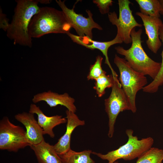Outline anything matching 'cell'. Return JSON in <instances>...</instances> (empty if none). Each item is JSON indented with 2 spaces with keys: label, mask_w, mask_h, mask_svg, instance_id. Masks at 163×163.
I'll return each instance as SVG.
<instances>
[{
  "label": "cell",
  "mask_w": 163,
  "mask_h": 163,
  "mask_svg": "<svg viewBox=\"0 0 163 163\" xmlns=\"http://www.w3.org/2000/svg\"><path fill=\"white\" fill-rule=\"evenodd\" d=\"M11 22L6 31L7 35L14 44L31 47L32 38L28 27L33 17L39 11L38 0H16Z\"/></svg>",
  "instance_id": "cell-1"
},
{
  "label": "cell",
  "mask_w": 163,
  "mask_h": 163,
  "mask_svg": "<svg viewBox=\"0 0 163 163\" xmlns=\"http://www.w3.org/2000/svg\"><path fill=\"white\" fill-rule=\"evenodd\" d=\"M142 30L136 31L135 28L131 33L132 44L128 49L119 46L115 47L117 52L123 56L130 66L135 71L145 75H148L154 80L161 68V63L155 62L149 57L144 50L141 35Z\"/></svg>",
  "instance_id": "cell-2"
},
{
  "label": "cell",
  "mask_w": 163,
  "mask_h": 163,
  "mask_svg": "<svg viewBox=\"0 0 163 163\" xmlns=\"http://www.w3.org/2000/svg\"><path fill=\"white\" fill-rule=\"evenodd\" d=\"M71 28L62 11L45 7L40 8L33 17L28 31L31 38H38L49 34H67Z\"/></svg>",
  "instance_id": "cell-3"
},
{
  "label": "cell",
  "mask_w": 163,
  "mask_h": 163,
  "mask_svg": "<svg viewBox=\"0 0 163 163\" xmlns=\"http://www.w3.org/2000/svg\"><path fill=\"white\" fill-rule=\"evenodd\" d=\"M114 62L118 68L120 73L119 80L129 103L130 110L136 112V95L147 84L145 75L134 70L124 58L115 54Z\"/></svg>",
  "instance_id": "cell-4"
},
{
  "label": "cell",
  "mask_w": 163,
  "mask_h": 163,
  "mask_svg": "<svg viewBox=\"0 0 163 163\" xmlns=\"http://www.w3.org/2000/svg\"><path fill=\"white\" fill-rule=\"evenodd\" d=\"M133 131L132 129L126 130L128 141L117 149L109 152L105 154L94 152H92V154L102 160L108 161V163H113L120 159L129 161L139 158L152 147L154 140L151 137L139 140L137 136L133 135Z\"/></svg>",
  "instance_id": "cell-5"
},
{
  "label": "cell",
  "mask_w": 163,
  "mask_h": 163,
  "mask_svg": "<svg viewBox=\"0 0 163 163\" xmlns=\"http://www.w3.org/2000/svg\"><path fill=\"white\" fill-rule=\"evenodd\" d=\"M30 145L26 131L11 123L8 117H3L0 121V149L17 152Z\"/></svg>",
  "instance_id": "cell-6"
},
{
  "label": "cell",
  "mask_w": 163,
  "mask_h": 163,
  "mask_svg": "<svg viewBox=\"0 0 163 163\" xmlns=\"http://www.w3.org/2000/svg\"><path fill=\"white\" fill-rule=\"evenodd\" d=\"M113 78L111 93L104 100L105 111L109 119L108 136L110 138L113 136L115 124L119 113L126 110H130L129 103L118 77Z\"/></svg>",
  "instance_id": "cell-7"
},
{
  "label": "cell",
  "mask_w": 163,
  "mask_h": 163,
  "mask_svg": "<svg viewBox=\"0 0 163 163\" xmlns=\"http://www.w3.org/2000/svg\"><path fill=\"white\" fill-rule=\"evenodd\" d=\"M131 3L128 0H118L119 17L114 11L108 14L109 21L117 27L116 35L126 44L132 43L130 34L133 29L136 27H141L142 26L136 21L129 7Z\"/></svg>",
  "instance_id": "cell-8"
},
{
  "label": "cell",
  "mask_w": 163,
  "mask_h": 163,
  "mask_svg": "<svg viewBox=\"0 0 163 163\" xmlns=\"http://www.w3.org/2000/svg\"><path fill=\"white\" fill-rule=\"evenodd\" d=\"M56 1L62 9L71 27L74 29L78 36H86L92 39V30L93 29L100 30H103L102 27L94 20L93 14L90 10H86L88 17L85 18L82 14L75 12L74 8L72 9L68 8L65 4V1L56 0Z\"/></svg>",
  "instance_id": "cell-9"
},
{
  "label": "cell",
  "mask_w": 163,
  "mask_h": 163,
  "mask_svg": "<svg viewBox=\"0 0 163 163\" xmlns=\"http://www.w3.org/2000/svg\"><path fill=\"white\" fill-rule=\"evenodd\" d=\"M74 43L83 46L88 49L94 50L97 49L100 51L104 56L105 59V63L107 64L110 68L113 77L118 76L115 71L113 70L110 62L108 55L109 48L112 46L123 43L121 39L117 36L112 40L105 42H100L94 40L89 37L85 36L81 37L71 33L70 32L66 34Z\"/></svg>",
  "instance_id": "cell-10"
},
{
  "label": "cell",
  "mask_w": 163,
  "mask_h": 163,
  "mask_svg": "<svg viewBox=\"0 0 163 163\" xmlns=\"http://www.w3.org/2000/svg\"><path fill=\"white\" fill-rule=\"evenodd\" d=\"M136 14L141 19L148 39L146 43L149 49L156 53L161 46L159 37V30L162 22L160 18L151 17L137 12Z\"/></svg>",
  "instance_id": "cell-11"
},
{
  "label": "cell",
  "mask_w": 163,
  "mask_h": 163,
  "mask_svg": "<svg viewBox=\"0 0 163 163\" xmlns=\"http://www.w3.org/2000/svg\"><path fill=\"white\" fill-rule=\"evenodd\" d=\"M14 117L25 127L30 146L37 145L44 140L43 129L35 119L34 114L23 112L16 114Z\"/></svg>",
  "instance_id": "cell-12"
},
{
  "label": "cell",
  "mask_w": 163,
  "mask_h": 163,
  "mask_svg": "<svg viewBox=\"0 0 163 163\" xmlns=\"http://www.w3.org/2000/svg\"><path fill=\"white\" fill-rule=\"evenodd\" d=\"M66 113L67 119L66 131L53 145L58 155L64 154L71 149V137L73 131L77 126H84L85 124V121L80 119L75 113L67 110Z\"/></svg>",
  "instance_id": "cell-13"
},
{
  "label": "cell",
  "mask_w": 163,
  "mask_h": 163,
  "mask_svg": "<svg viewBox=\"0 0 163 163\" xmlns=\"http://www.w3.org/2000/svg\"><path fill=\"white\" fill-rule=\"evenodd\" d=\"M32 101L34 104L44 101L50 107L58 105L63 106L68 110L75 113L77 110L74 104L75 99L67 93L59 94L49 90L35 94L34 96Z\"/></svg>",
  "instance_id": "cell-14"
},
{
  "label": "cell",
  "mask_w": 163,
  "mask_h": 163,
  "mask_svg": "<svg viewBox=\"0 0 163 163\" xmlns=\"http://www.w3.org/2000/svg\"><path fill=\"white\" fill-rule=\"evenodd\" d=\"M29 112L37 115V122L43 129V135L47 134L51 138L55 136L53 131L54 128L67 122V119L61 115H56L50 117L46 116L39 107L34 104L30 105Z\"/></svg>",
  "instance_id": "cell-15"
},
{
  "label": "cell",
  "mask_w": 163,
  "mask_h": 163,
  "mask_svg": "<svg viewBox=\"0 0 163 163\" xmlns=\"http://www.w3.org/2000/svg\"><path fill=\"white\" fill-rule=\"evenodd\" d=\"M30 147L34 151L39 163H62L53 145L44 140L37 145Z\"/></svg>",
  "instance_id": "cell-16"
},
{
  "label": "cell",
  "mask_w": 163,
  "mask_h": 163,
  "mask_svg": "<svg viewBox=\"0 0 163 163\" xmlns=\"http://www.w3.org/2000/svg\"><path fill=\"white\" fill-rule=\"evenodd\" d=\"M92 152L90 150L77 152L71 149L66 153L59 155L62 163H94L90 157Z\"/></svg>",
  "instance_id": "cell-17"
},
{
  "label": "cell",
  "mask_w": 163,
  "mask_h": 163,
  "mask_svg": "<svg viewBox=\"0 0 163 163\" xmlns=\"http://www.w3.org/2000/svg\"><path fill=\"white\" fill-rule=\"evenodd\" d=\"M139 6L140 12L151 17L159 18L160 5L158 0H136Z\"/></svg>",
  "instance_id": "cell-18"
},
{
  "label": "cell",
  "mask_w": 163,
  "mask_h": 163,
  "mask_svg": "<svg viewBox=\"0 0 163 163\" xmlns=\"http://www.w3.org/2000/svg\"><path fill=\"white\" fill-rule=\"evenodd\" d=\"M163 149L152 147L138 158L136 163H162Z\"/></svg>",
  "instance_id": "cell-19"
},
{
  "label": "cell",
  "mask_w": 163,
  "mask_h": 163,
  "mask_svg": "<svg viewBox=\"0 0 163 163\" xmlns=\"http://www.w3.org/2000/svg\"><path fill=\"white\" fill-rule=\"evenodd\" d=\"M113 82L112 75L103 74L95 80L93 88L99 97H101L105 93L107 88H112Z\"/></svg>",
  "instance_id": "cell-20"
},
{
  "label": "cell",
  "mask_w": 163,
  "mask_h": 163,
  "mask_svg": "<svg viewBox=\"0 0 163 163\" xmlns=\"http://www.w3.org/2000/svg\"><path fill=\"white\" fill-rule=\"evenodd\" d=\"M159 34L160 39L162 42L163 46V22L160 27ZM161 56L162 61L160 70L155 78L147 85L149 89L154 93L156 92L159 87L163 85V49Z\"/></svg>",
  "instance_id": "cell-21"
},
{
  "label": "cell",
  "mask_w": 163,
  "mask_h": 163,
  "mask_svg": "<svg viewBox=\"0 0 163 163\" xmlns=\"http://www.w3.org/2000/svg\"><path fill=\"white\" fill-rule=\"evenodd\" d=\"M103 57L98 55L96 58L94 63L91 66L87 76L88 80H95L103 74H106L102 67Z\"/></svg>",
  "instance_id": "cell-22"
},
{
  "label": "cell",
  "mask_w": 163,
  "mask_h": 163,
  "mask_svg": "<svg viewBox=\"0 0 163 163\" xmlns=\"http://www.w3.org/2000/svg\"><path fill=\"white\" fill-rule=\"evenodd\" d=\"M112 0H93V2L96 5L99 11L102 14L109 13L110 6L113 5Z\"/></svg>",
  "instance_id": "cell-23"
},
{
  "label": "cell",
  "mask_w": 163,
  "mask_h": 163,
  "mask_svg": "<svg viewBox=\"0 0 163 163\" xmlns=\"http://www.w3.org/2000/svg\"><path fill=\"white\" fill-rule=\"evenodd\" d=\"M8 19L6 15L2 13V9H0V27L5 31L7 30L10 24L8 22Z\"/></svg>",
  "instance_id": "cell-24"
},
{
  "label": "cell",
  "mask_w": 163,
  "mask_h": 163,
  "mask_svg": "<svg viewBox=\"0 0 163 163\" xmlns=\"http://www.w3.org/2000/svg\"><path fill=\"white\" fill-rule=\"evenodd\" d=\"M160 5V14L163 15V0H159Z\"/></svg>",
  "instance_id": "cell-25"
},
{
  "label": "cell",
  "mask_w": 163,
  "mask_h": 163,
  "mask_svg": "<svg viewBox=\"0 0 163 163\" xmlns=\"http://www.w3.org/2000/svg\"><path fill=\"white\" fill-rule=\"evenodd\" d=\"M38 2L42 4H49L50 2V0H38Z\"/></svg>",
  "instance_id": "cell-26"
},
{
  "label": "cell",
  "mask_w": 163,
  "mask_h": 163,
  "mask_svg": "<svg viewBox=\"0 0 163 163\" xmlns=\"http://www.w3.org/2000/svg\"><path fill=\"white\" fill-rule=\"evenodd\" d=\"M113 163H119L118 162L116 161H115L114 162H113Z\"/></svg>",
  "instance_id": "cell-27"
}]
</instances>
